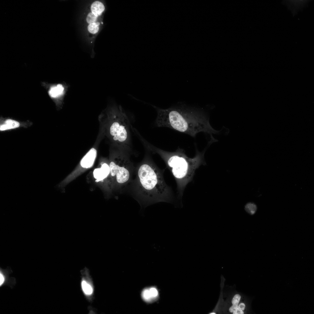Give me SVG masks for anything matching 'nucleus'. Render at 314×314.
Wrapping results in <instances>:
<instances>
[{"mask_svg":"<svg viewBox=\"0 0 314 314\" xmlns=\"http://www.w3.org/2000/svg\"><path fill=\"white\" fill-rule=\"evenodd\" d=\"M161 170L149 155L135 167V177L126 190L142 204L168 201L172 197L171 189L166 183Z\"/></svg>","mask_w":314,"mask_h":314,"instance_id":"1","label":"nucleus"},{"mask_svg":"<svg viewBox=\"0 0 314 314\" xmlns=\"http://www.w3.org/2000/svg\"><path fill=\"white\" fill-rule=\"evenodd\" d=\"M153 106L157 113L155 122L157 127L169 128L194 138L201 132L210 136L222 133V130H216L212 127L209 116L201 109L184 104L166 109Z\"/></svg>","mask_w":314,"mask_h":314,"instance_id":"2","label":"nucleus"},{"mask_svg":"<svg viewBox=\"0 0 314 314\" xmlns=\"http://www.w3.org/2000/svg\"><path fill=\"white\" fill-rule=\"evenodd\" d=\"M139 138L147 150L153 154H158L164 161L174 178L177 184V194L181 197L187 185L192 180L196 170L202 165H206L205 153L210 145L216 142L215 139L210 138L206 147L201 152L196 147L195 156L190 158L186 155L184 150L180 148L175 151H168L155 147L142 136Z\"/></svg>","mask_w":314,"mask_h":314,"instance_id":"3","label":"nucleus"},{"mask_svg":"<svg viewBox=\"0 0 314 314\" xmlns=\"http://www.w3.org/2000/svg\"><path fill=\"white\" fill-rule=\"evenodd\" d=\"M102 115L105 117L106 133L114 146L132 149L131 131H133L127 113L121 105L108 106Z\"/></svg>","mask_w":314,"mask_h":314,"instance_id":"4","label":"nucleus"},{"mask_svg":"<svg viewBox=\"0 0 314 314\" xmlns=\"http://www.w3.org/2000/svg\"><path fill=\"white\" fill-rule=\"evenodd\" d=\"M114 146L109 162L112 188L122 193L132 181L135 167L131 160L132 149Z\"/></svg>","mask_w":314,"mask_h":314,"instance_id":"5","label":"nucleus"},{"mask_svg":"<svg viewBox=\"0 0 314 314\" xmlns=\"http://www.w3.org/2000/svg\"><path fill=\"white\" fill-rule=\"evenodd\" d=\"M33 123L27 120L21 121L10 118L0 117V132L1 133L17 130L21 128H27L32 126Z\"/></svg>","mask_w":314,"mask_h":314,"instance_id":"6","label":"nucleus"},{"mask_svg":"<svg viewBox=\"0 0 314 314\" xmlns=\"http://www.w3.org/2000/svg\"><path fill=\"white\" fill-rule=\"evenodd\" d=\"M94 177L97 181L101 182H106L108 183L107 181L111 185L112 183L110 180L108 179L110 178L111 179L109 163L102 162L101 164L100 167L96 168L94 170L93 172Z\"/></svg>","mask_w":314,"mask_h":314,"instance_id":"7","label":"nucleus"},{"mask_svg":"<svg viewBox=\"0 0 314 314\" xmlns=\"http://www.w3.org/2000/svg\"><path fill=\"white\" fill-rule=\"evenodd\" d=\"M13 272L11 268L7 267L6 269L0 267V287L5 285L8 286L12 289L16 283L14 277H9V274Z\"/></svg>","mask_w":314,"mask_h":314,"instance_id":"8","label":"nucleus"},{"mask_svg":"<svg viewBox=\"0 0 314 314\" xmlns=\"http://www.w3.org/2000/svg\"><path fill=\"white\" fill-rule=\"evenodd\" d=\"M97 156V151L94 148H91L81 160L80 164L84 168H90L93 165Z\"/></svg>","mask_w":314,"mask_h":314,"instance_id":"9","label":"nucleus"},{"mask_svg":"<svg viewBox=\"0 0 314 314\" xmlns=\"http://www.w3.org/2000/svg\"><path fill=\"white\" fill-rule=\"evenodd\" d=\"M67 87L61 84L53 85L49 89V94L51 98L54 99L61 98L64 95L66 90H67L65 88Z\"/></svg>","mask_w":314,"mask_h":314,"instance_id":"10","label":"nucleus"},{"mask_svg":"<svg viewBox=\"0 0 314 314\" xmlns=\"http://www.w3.org/2000/svg\"><path fill=\"white\" fill-rule=\"evenodd\" d=\"M158 292L155 287L144 289L142 292V296L144 301L151 302L155 299L158 297Z\"/></svg>","mask_w":314,"mask_h":314,"instance_id":"11","label":"nucleus"},{"mask_svg":"<svg viewBox=\"0 0 314 314\" xmlns=\"http://www.w3.org/2000/svg\"><path fill=\"white\" fill-rule=\"evenodd\" d=\"M91 8L92 13L97 17L100 15L104 11L105 7L103 4L101 2L95 1L92 3Z\"/></svg>","mask_w":314,"mask_h":314,"instance_id":"12","label":"nucleus"},{"mask_svg":"<svg viewBox=\"0 0 314 314\" xmlns=\"http://www.w3.org/2000/svg\"><path fill=\"white\" fill-rule=\"evenodd\" d=\"M83 290L85 294L87 295H91L93 292L92 286L85 281H83L81 283Z\"/></svg>","mask_w":314,"mask_h":314,"instance_id":"13","label":"nucleus"},{"mask_svg":"<svg viewBox=\"0 0 314 314\" xmlns=\"http://www.w3.org/2000/svg\"><path fill=\"white\" fill-rule=\"evenodd\" d=\"M99 24L100 23L98 22L90 24L88 28V31L92 34L96 33L99 31Z\"/></svg>","mask_w":314,"mask_h":314,"instance_id":"14","label":"nucleus"},{"mask_svg":"<svg viewBox=\"0 0 314 314\" xmlns=\"http://www.w3.org/2000/svg\"><path fill=\"white\" fill-rule=\"evenodd\" d=\"M257 209L256 206L254 203H248L245 206V209L247 212L250 214L255 213Z\"/></svg>","mask_w":314,"mask_h":314,"instance_id":"15","label":"nucleus"},{"mask_svg":"<svg viewBox=\"0 0 314 314\" xmlns=\"http://www.w3.org/2000/svg\"><path fill=\"white\" fill-rule=\"evenodd\" d=\"M97 17L92 13H89L88 15L86 18L87 21L89 24H91L96 21Z\"/></svg>","mask_w":314,"mask_h":314,"instance_id":"16","label":"nucleus"},{"mask_svg":"<svg viewBox=\"0 0 314 314\" xmlns=\"http://www.w3.org/2000/svg\"><path fill=\"white\" fill-rule=\"evenodd\" d=\"M241 298V296L239 294H236L234 295L232 300L233 305L238 306Z\"/></svg>","mask_w":314,"mask_h":314,"instance_id":"17","label":"nucleus"},{"mask_svg":"<svg viewBox=\"0 0 314 314\" xmlns=\"http://www.w3.org/2000/svg\"><path fill=\"white\" fill-rule=\"evenodd\" d=\"M233 314H244V312L238 306V308L233 311Z\"/></svg>","mask_w":314,"mask_h":314,"instance_id":"18","label":"nucleus"},{"mask_svg":"<svg viewBox=\"0 0 314 314\" xmlns=\"http://www.w3.org/2000/svg\"><path fill=\"white\" fill-rule=\"evenodd\" d=\"M239 308L243 311L245 310V305L244 303H241L239 305Z\"/></svg>","mask_w":314,"mask_h":314,"instance_id":"19","label":"nucleus"},{"mask_svg":"<svg viewBox=\"0 0 314 314\" xmlns=\"http://www.w3.org/2000/svg\"><path fill=\"white\" fill-rule=\"evenodd\" d=\"M210 314H215L216 313H214V312H212V313H210Z\"/></svg>","mask_w":314,"mask_h":314,"instance_id":"20","label":"nucleus"}]
</instances>
